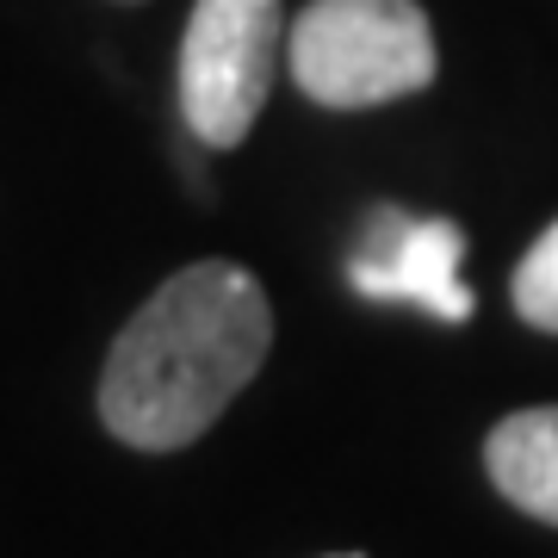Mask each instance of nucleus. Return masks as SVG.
Masks as SVG:
<instances>
[{"instance_id": "f257e3e1", "label": "nucleus", "mask_w": 558, "mask_h": 558, "mask_svg": "<svg viewBox=\"0 0 558 558\" xmlns=\"http://www.w3.org/2000/svg\"><path fill=\"white\" fill-rule=\"evenodd\" d=\"M274 348L260 279L236 260H193L119 329L100 373V422L137 453H180L255 385Z\"/></svg>"}, {"instance_id": "f03ea898", "label": "nucleus", "mask_w": 558, "mask_h": 558, "mask_svg": "<svg viewBox=\"0 0 558 558\" xmlns=\"http://www.w3.org/2000/svg\"><path fill=\"white\" fill-rule=\"evenodd\" d=\"M286 69L304 100L366 112L422 94L440 50L422 0H311L286 38Z\"/></svg>"}, {"instance_id": "7ed1b4c3", "label": "nucleus", "mask_w": 558, "mask_h": 558, "mask_svg": "<svg viewBox=\"0 0 558 558\" xmlns=\"http://www.w3.org/2000/svg\"><path fill=\"white\" fill-rule=\"evenodd\" d=\"M286 44L279 0H193L180 38V112L205 149H236L274 94Z\"/></svg>"}, {"instance_id": "20e7f679", "label": "nucleus", "mask_w": 558, "mask_h": 558, "mask_svg": "<svg viewBox=\"0 0 558 558\" xmlns=\"http://www.w3.org/2000/svg\"><path fill=\"white\" fill-rule=\"evenodd\" d=\"M459 260H465V230L447 218H403L398 205L373 211L360 255L348 260L354 292L379 304H422L440 323L472 317V292L459 286Z\"/></svg>"}, {"instance_id": "39448f33", "label": "nucleus", "mask_w": 558, "mask_h": 558, "mask_svg": "<svg viewBox=\"0 0 558 558\" xmlns=\"http://www.w3.org/2000/svg\"><path fill=\"white\" fill-rule=\"evenodd\" d=\"M484 472L521 515L558 527V403L502 416L484 440Z\"/></svg>"}, {"instance_id": "423d86ee", "label": "nucleus", "mask_w": 558, "mask_h": 558, "mask_svg": "<svg viewBox=\"0 0 558 558\" xmlns=\"http://www.w3.org/2000/svg\"><path fill=\"white\" fill-rule=\"evenodd\" d=\"M515 311L521 323H534L546 336H558V223L539 230L534 248L515 267Z\"/></svg>"}]
</instances>
